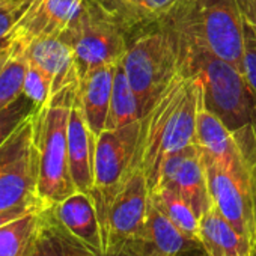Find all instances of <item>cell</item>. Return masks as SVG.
I'll return each instance as SVG.
<instances>
[{
  "instance_id": "6da1fadb",
  "label": "cell",
  "mask_w": 256,
  "mask_h": 256,
  "mask_svg": "<svg viewBox=\"0 0 256 256\" xmlns=\"http://www.w3.org/2000/svg\"><path fill=\"white\" fill-rule=\"evenodd\" d=\"M204 102L200 77L182 66L142 118L136 164L144 169L151 193L160 182L164 162L194 144L198 114Z\"/></svg>"
},
{
  "instance_id": "7a4b0ae2",
  "label": "cell",
  "mask_w": 256,
  "mask_h": 256,
  "mask_svg": "<svg viewBox=\"0 0 256 256\" xmlns=\"http://www.w3.org/2000/svg\"><path fill=\"white\" fill-rule=\"evenodd\" d=\"M157 23L181 46L208 52L242 72L244 22L235 0H184Z\"/></svg>"
},
{
  "instance_id": "3957f363",
  "label": "cell",
  "mask_w": 256,
  "mask_h": 256,
  "mask_svg": "<svg viewBox=\"0 0 256 256\" xmlns=\"http://www.w3.org/2000/svg\"><path fill=\"white\" fill-rule=\"evenodd\" d=\"M78 86L65 88L35 108V138L38 148V199L44 206L62 202L76 186L68 158V122Z\"/></svg>"
},
{
  "instance_id": "277c9868",
  "label": "cell",
  "mask_w": 256,
  "mask_h": 256,
  "mask_svg": "<svg viewBox=\"0 0 256 256\" xmlns=\"http://www.w3.org/2000/svg\"><path fill=\"white\" fill-rule=\"evenodd\" d=\"M136 23L119 2L86 0L60 38L71 47L80 78L101 65H114L128 50L126 28Z\"/></svg>"
},
{
  "instance_id": "5b68a950",
  "label": "cell",
  "mask_w": 256,
  "mask_h": 256,
  "mask_svg": "<svg viewBox=\"0 0 256 256\" xmlns=\"http://www.w3.org/2000/svg\"><path fill=\"white\" fill-rule=\"evenodd\" d=\"M181 54L182 66L194 71L204 83L208 110L217 114L230 130L256 124V101L238 68L193 47L181 46Z\"/></svg>"
},
{
  "instance_id": "8992f818",
  "label": "cell",
  "mask_w": 256,
  "mask_h": 256,
  "mask_svg": "<svg viewBox=\"0 0 256 256\" xmlns=\"http://www.w3.org/2000/svg\"><path fill=\"white\" fill-rule=\"evenodd\" d=\"M120 64L139 98L144 118L158 95L181 71V46L172 32L158 28L128 46Z\"/></svg>"
},
{
  "instance_id": "52a82bcc",
  "label": "cell",
  "mask_w": 256,
  "mask_h": 256,
  "mask_svg": "<svg viewBox=\"0 0 256 256\" xmlns=\"http://www.w3.org/2000/svg\"><path fill=\"white\" fill-rule=\"evenodd\" d=\"M140 130L142 119L113 128V130H104L96 138L94 157V187L90 196L96 208L102 235L106 232L108 211L114 198L133 169L138 166L136 154Z\"/></svg>"
},
{
  "instance_id": "ba28073f",
  "label": "cell",
  "mask_w": 256,
  "mask_h": 256,
  "mask_svg": "<svg viewBox=\"0 0 256 256\" xmlns=\"http://www.w3.org/2000/svg\"><path fill=\"white\" fill-rule=\"evenodd\" d=\"M34 113L0 146V210L41 202Z\"/></svg>"
},
{
  "instance_id": "9c48e42d",
  "label": "cell",
  "mask_w": 256,
  "mask_h": 256,
  "mask_svg": "<svg viewBox=\"0 0 256 256\" xmlns=\"http://www.w3.org/2000/svg\"><path fill=\"white\" fill-rule=\"evenodd\" d=\"M150 205L151 190L144 169L138 164L110 206L104 232L106 253L118 250L128 238L144 228Z\"/></svg>"
},
{
  "instance_id": "30bf717a",
  "label": "cell",
  "mask_w": 256,
  "mask_h": 256,
  "mask_svg": "<svg viewBox=\"0 0 256 256\" xmlns=\"http://www.w3.org/2000/svg\"><path fill=\"white\" fill-rule=\"evenodd\" d=\"M160 187L172 188L181 194L199 217L212 205L202 152L196 142L164 162L157 188Z\"/></svg>"
},
{
  "instance_id": "8fae6325",
  "label": "cell",
  "mask_w": 256,
  "mask_h": 256,
  "mask_svg": "<svg viewBox=\"0 0 256 256\" xmlns=\"http://www.w3.org/2000/svg\"><path fill=\"white\" fill-rule=\"evenodd\" d=\"M202 152V151H200ZM212 204L223 217L256 248V223L250 200L238 181L210 157L202 154Z\"/></svg>"
},
{
  "instance_id": "7c38bea8",
  "label": "cell",
  "mask_w": 256,
  "mask_h": 256,
  "mask_svg": "<svg viewBox=\"0 0 256 256\" xmlns=\"http://www.w3.org/2000/svg\"><path fill=\"white\" fill-rule=\"evenodd\" d=\"M200 244L186 236L152 202L144 228L128 238L112 256H175L184 248Z\"/></svg>"
},
{
  "instance_id": "4fadbf2b",
  "label": "cell",
  "mask_w": 256,
  "mask_h": 256,
  "mask_svg": "<svg viewBox=\"0 0 256 256\" xmlns=\"http://www.w3.org/2000/svg\"><path fill=\"white\" fill-rule=\"evenodd\" d=\"M86 0H30L10 40L24 46L40 38L60 36L76 18Z\"/></svg>"
},
{
  "instance_id": "5bb4252c",
  "label": "cell",
  "mask_w": 256,
  "mask_h": 256,
  "mask_svg": "<svg viewBox=\"0 0 256 256\" xmlns=\"http://www.w3.org/2000/svg\"><path fill=\"white\" fill-rule=\"evenodd\" d=\"M96 136L89 128L78 102L77 94L71 106L68 122V158L70 170L77 192L89 193L94 187V157Z\"/></svg>"
},
{
  "instance_id": "9a60e30c",
  "label": "cell",
  "mask_w": 256,
  "mask_h": 256,
  "mask_svg": "<svg viewBox=\"0 0 256 256\" xmlns=\"http://www.w3.org/2000/svg\"><path fill=\"white\" fill-rule=\"evenodd\" d=\"M60 224L89 248L106 253L104 235L94 199L89 193L76 192L50 206Z\"/></svg>"
},
{
  "instance_id": "2e32d148",
  "label": "cell",
  "mask_w": 256,
  "mask_h": 256,
  "mask_svg": "<svg viewBox=\"0 0 256 256\" xmlns=\"http://www.w3.org/2000/svg\"><path fill=\"white\" fill-rule=\"evenodd\" d=\"M29 62L40 66L53 82V94L80 84V72L71 47L60 36L40 38L26 46Z\"/></svg>"
},
{
  "instance_id": "e0dca14e",
  "label": "cell",
  "mask_w": 256,
  "mask_h": 256,
  "mask_svg": "<svg viewBox=\"0 0 256 256\" xmlns=\"http://www.w3.org/2000/svg\"><path fill=\"white\" fill-rule=\"evenodd\" d=\"M114 65H101L88 71L80 78L77 98L92 133L98 138L107 126L112 101Z\"/></svg>"
},
{
  "instance_id": "ac0fdd59",
  "label": "cell",
  "mask_w": 256,
  "mask_h": 256,
  "mask_svg": "<svg viewBox=\"0 0 256 256\" xmlns=\"http://www.w3.org/2000/svg\"><path fill=\"white\" fill-rule=\"evenodd\" d=\"M194 142L202 154L210 157L230 175L235 174L238 146L234 130H230L217 114L208 110L205 102L198 114Z\"/></svg>"
},
{
  "instance_id": "d6986e66",
  "label": "cell",
  "mask_w": 256,
  "mask_h": 256,
  "mask_svg": "<svg viewBox=\"0 0 256 256\" xmlns=\"http://www.w3.org/2000/svg\"><path fill=\"white\" fill-rule=\"evenodd\" d=\"M198 240L210 256H248L256 250L214 204L199 217Z\"/></svg>"
},
{
  "instance_id": "ffe728a7",
  "label": "cell",
  "mask_w": 256,
  "mask_h": 256,
  "mask_svg": "<svg viewBox=\"0 0 256 256\" xmlns=\"http://www.w3.org/2000/svg\"><path fill=\"white\" fill-rule=\"evenodd\" d=\"M42 210H34L0 228V256H34L42 232Z\"/></svg>"
},
{
  "instance_id": "44dd1931",
  "label": "cell",
  "mask_w": 256,
  "mask_h": 256,
  "mask_svg": "<svg viewBox=\"0 0 256 256\" xmlns=\"http://www.w3.org/2000/svg\"><path fill=\"white\" fill-rule=\"evenodd\" d=\"M142 119V108L139 98L132 88L128 77L122 64H116L114 68V78H113V90H112V101L110 110L107 118L106 130L124 126Z\"/></svg>"
},
{
  "instance_id": "7402d4cb",
  "label": "cell",
  "mask_w": 256,
  "mask_h": 256,
  "mask_svg": "<svg viewBox=\"0 0 256 256\" xmlns=\"http://www.w3.org/2000/svg\"><path fill=\"white\" fill-rule=\"evenodd\" d=\"M29 58L26 46L20 41H12L10 46V56L0 71V108L6 107L23 95V86Z\"/></svg>"
},
{
  "instance_id": "603a6c76",
  "label": "cell",
  "mask_w": 256,
  "mask_h": 256,
  "mask_svg": "<svg viewBox=\"0 0 256 256\" xmlns=\"http://www.w3.org/2000/svg\"><path fill=\"white\" fill-rule=\"evenodd\" d=\"M151 199L186 236L199 241V216L181 194L172 188L160 187L151 193Z\"/></svg>"
},
{
  "instance_id": "cb8c5ba5",
  "label": "cell",
  "mask_w": 256,
  "mask_h": 256,
  "mask_svg": "<svg viewBox=\"0 0 256 256\" xmlns=\"http://www.w3.org/2000/svg\"><path fill=\"white\" fill-rule=\"evenodd\" d=\"M42 229L52 241L56 256H112L108 253H98L89 248L71 235L56 218L50 206H44L42 210Z\"/></svg>"
},
{
  "instance_id": "d4e9b609",
  "label": "cell",
  "mask_w": 256,
  "mask_h": 256,
  "mask_svg": "<svg viewBox=\"0 0 256 256\" xmlns=\"http://www.w3.org/2000/svg\"><path fill=\"white\" fill-rule=\"evenodd\" d=\"M35 104L24 95L0 108V146L12 136V133L35 112Z\"/></svg>"
},
{
  "instance_id": "484cf974",
  "label": "cell",
  "mask_w": 256,
  "mask_h": 256,
  "mask_svg": "<svg viewBox=\"0 0 256 256\" xmlns=\"http://www.w3.org/2000/svg\"><path fill=\"white\" fill-rule=\"evenodd\" d=\"M23 95L28 96L35 104L36 108L44 106L50 100V96L53 95L52 78L40 66H36L32 62H29V66L26 71Z\"/></svg>"
},
{
  "instance_id": "4316f807",
  "label": "cell",
  "mask_w": 256,
  "mask_h": 256,
  "mask_svg": "<svg viewBox=\"0 0 256 256\" xmlns=\"http://www.w3.org/2000/svg\"><path fill=\"white\" fill-rule=\"evenodd\" d=\"M30 0H0V40L10 38Z\"/></svg>"
},
{
  "instance_id": "83f0119b",
  "label": "cell",
  "mask_w": 256,
  "mask_h": 256,
  "mask_svg": "<svg viewBox=\"0 0 256 256\" xmlns=\"http://www.w3.org/2000/svg\"><path fill=\"white\" fill-rule=\"evenodd\" d=\"M242 76L256 101V36L244 24V53H242Z\"/></svg>"
},
{
  "instance_id": "f1b7e54d",
  "label": "cell",
  "mask_w": 256,
  "mask_h": 256,
  "mask_svg": "<svg viewBox=\"0 0 256 256\" xmlns=\"http://www.w3.org/2000/svg\"><path fill=\"white\" fill-rule=\"evenodd\" d=\"M182 2L184 0H148V14L151 22H160Z\"/></svg>"
},
{
  "instance_id": "f546056e",
  "label": "cell",
  "mask_w": 256,
  "mask_h": 256,
  "mask_svg": "<svg viewBox=\"0 0 256 256\" xmlns=\"http://www.w3.org/2000/svg\"><path fill=\"white\" fill-rule=\"evenodd\" d=\"M44 206L41 202H32V204H22V205H17V206H12V208H8V210H0V228L8 224L12 220H17L20 217H23L24 214L34 211V210H38Z\"/></svg>"
},
{
  "instance_id": "4dcf8cb0",
  "label": "cell",
  "mask_w": 256,
  "mask_h": 256,
  "mask_svg": "<svg viewBox=\"0 0 256 256\" xmlns=\"http://www.w3.org/2000/svg\"><path fill=\"white\" fill-rule=\"evenodd\" d=\"M119 2L124 5L128 14L136 20V23L142 20L151 22L148 14V0H119Z\"/></svg>"
},
{
  "instance_id": "1f68e13d",
  "label": "cell",
  "mask_w": 256,
  "mask_h": 256,
  "mask_svg": "<svg viewBox=\"0 0 256 256\" xmlns=\"http://www.w3.org/2000/svg\"><path fill=\"white\" fill-rule=\"evenodd\" d=\"M244 24L256 36V0H235Z\"/></svg>"
},
{
  "instance_id": "d6a6232c",
  "label": "cell",
  "mask_w": 256,
  "mask_h": 256,
  "mask_svg": "<svg viewBox=\"0 0 256 256\" xmlns=\"http://www.w3.org/2000/svg\"><path fill=\"white\" fill-rule=\"evenodd\" d=\"M34 256H56V252H54V248L52 246V241L46 235L44 229H42V232L40 235V240H38L36 250H35Z\"/></svg>"
},
{
  "instance_id": "836d02e7",
  "label": "cell",
  "mask_w": 256,
  "mask_h": 256,
  "mask_svg": "<svg viewBox=\"0 0 256 256\" xmlns=\"http://www.w3.org/2000/svg\"><path fill=\"white\" fill-rule=\"evenodd\" d=\"M175 256H210V254L206 253V250L200 244H194L188 248H184L182 252H180Z\"/></svg>"
},
{
  "instance_id": "e575fe53",
  "label": "cell",
  "mask_w": 256,
  "mask_h": 256,
  "mask_svg": "<svg viewBox=\"0 0 256 256\" xmlns=\"http://www.w3.org/2000/svg\"><path fill=\"white\" fill-rule=\"evenodd\" d=\"M10 46H11V44H10ZM10 46H6V47H4L2 50H0V71H2L5 62H6L8 56H10Z\"/></svg>"
},
{
  "instance_id": "d590c367",
  "label": "cell",
  "mask_w": 256,
  "mask_h": 256,
  "mask_svg": "<svg viewBox=\"0 0 256 256\" xmlns=\"http://www.w3.org/2000/svg\"><path fill=\"white\" fill-rule=\"evenodd\" d=\"M11 44V40L10 38H5V40H0V50H2L4 47L10 46Z\"/></svg>"
},
{
  "instance_id": "8d00e7d4",
  "label": "cell",
  "mask_w": 256,
  "mask_h": 256,
  "mask_svg": "<svg viewBox=\"0 0 256 256\" xmlns=\"http://www.w3.org/2000/svg\"><path fill=\"white\" fill-rule=\"evenodd\" d=\"M102 2H118V0H102Z\"/></svg>"
},
{
  "instance_id": "74e56055",
  "label": "cell",
  "mask_w": 256,
  "mask_h": 256,
  "mask_svg": "<svg viewBox=\"0 0 256 256\" xmlns=\"http://www.w3.org/2000/svg\"><path fill=\"white\" fill-rule=\"evenodd\" d=\"M248 256H256V250H254V252H253L252 254H248Z\"/></svg>"
}]
</instances>
